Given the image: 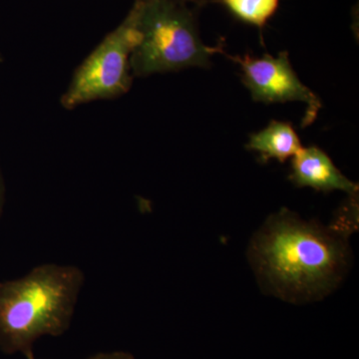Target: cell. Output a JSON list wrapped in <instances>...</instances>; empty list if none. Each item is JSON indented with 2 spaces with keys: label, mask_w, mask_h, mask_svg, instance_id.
<instances>
[{
  "label": "cell",
  "mask_w": 359,
  "mask_h": 359,
  "mask_svg": "<svg viewBox=\"0 0 359 359\" xmlns=\"http://www.w3.org/2000/svg\"><path fill=\"white\" fill-rule=\"evenodd\" d=\"M250 250L259 278L290 302L314 301L330 294L348 264L341 231L308 223L287 209L269 217Z\"/></svg>",
  "instance_id": "1"
},
{
  "label": "cell",
  "mask_w": 359,
  "mask_h": 359,
  "mask_svg": "<svg viewBox=\"0 0 359 359\" xmlns=\"http://www.w3.org/2000/svg\"><path fill=\"white\" fill-rule=\"evenodd\" d=\"M84 282L81 269L58 264H39L0 282V351L27 358L40 337L65 334Z\"/></svg>",
  "instance_id": "2"
},
{
  "label": "cell",
  "mask_w": 359,
  "mask_h": 359,
  "mask_svg": "<svg viewBox=\"0 0 359 359\" xmlns=\"http://www.w3.org/2000/svg\"><path fill=\"white\" fill-rule=\"evenodd\" d=\"M189 2L181 0L135 1L136 40L130 67L133 76L174 72L188 67H209L214 54L223 46L204 44L197 16Z\"/></svg>",
  "instance_id": "3"
},
{
  "label": "cell",
  "mask_w": 359,
  "mask_h": 359,
  "mask_svg": "<svg viewBox=\"0 0 359 359\" xmlns=\"http://www.w3.org/2000/svg\"><path fill=\"white\" fill-rule=\"evenodd\" d=\"M135 14L130 11L121 25L110 32L78 67L61 98L65 109L104 99L124 95L132 86L130 55L133 49Z\"/></svg>",
  "instance_id": "4"
},
{
  "label": "cell",
  "mask_w": 359,
  "mask_h": 359,
  "mask_svg": "<svg viewBox=\"0 0 359 359\" xmlns=\"http://www.w3.org/2000/svg\"><path fill=\"white\" fill-rule=\"evenodd\" d=\"M226 56L241 66L243 83L250 90L252 100L266 104L299 101L306 105L302 127L316 120L323 104L316 94L302 83L290 65L287 52H280L278 57L271 54L261 58L249 54L244 57Z\"/></svg>",
  "instance_id": "5"
},
{
  "label": "cell",
  "mask_w": 359,
  "mask_h": 359,
  "mask_svg": "<svg viewBox=\"0 0 359 359\" xmlns=\"http://www.w3.org/2000/svg\"><path fill=\"white\" fill-rule=\"evenodd\" d=\"M290 178L297 187H309L320 192L339 190L358 197V184L347 179L327 153L316 146L302 147L292 157Z\"/></svg>",
  "instance_id": "6"
},
{
  "label": "cell",
  "mask_w": 359,
  "mask_h": 359,
  "mask_svg": "<svg viewBox=\"0 0 359 359\" xmlns=\"http://www.w3.org/2000/svg\"><path fill=\"white\" fill-rule=\"evenodd\" d=\"M245 148L259 153L262 160L285 163L302 148L297 132L289 122L273 120L262 131L250 135Z\"/></svg>",
  "instance_id": "7"
},
{
  "label": "cell",
  "mask_w": 359,
  "mask_h": 359,
  "mask_svg": "<svg viewBox=\"0 0 359 359\" xmlns=\"http://www.w3.org/2000/svg\"><path fill=\"white\" fill-rule=\"evenodd\" d=\"M219 2L238 20L263 29L275 15L280 0H219Z\"/></svg>",
  "instance_id": "8"
},
{
  "label": "cell",
  "mask_w": 359,
  "mask_h": 359,
  "mask_svg": "<svg viewBox=\"0 0 359 359\" xmlns=\"http://www.w3.org/2000/svg\"><path fill=\"white\" fill-rule=\"evenodd\" d=\"M87 359H135L131 353L125 351H112V353H99Z\"/></svg>",
  "instance_id": "9"
},
{
  "label": "cell",
  "mask_w": 359,
  "mask_h": 359,
  "mask_svg": "<svg viewBox=\"0 0 359 359\" xmlns=\"http://www.w3.org/2000/svg\"><path fill=\"white\" fill-rule=\"evenodd\" d=\"M4 200H6V186H4V176L0 169V217L4 211Z\"/></svg>",
  "instance_id": "10"
},
{
  "label": "cell",
  "mask_w": 359,
  "mask_h": 359,
  "mask_svg": "<svg viewBox=\"0 0 359 359\" xmlns=\"http://www.w3.org/2000/svg\"><path fill=\"white\" fill-rule=\"evenodd\" d=\"M26 359H36L35 358L34 354H32V355H28Z\"/></svg>",
  "instance_id": "11"
},
{
  "label": "cell",
  "mask_w": 359,
  "mask_h": 359,
  "mask_svg": "<svg viewBox=\"0 0 359 359\" xmlns=\"http://www.w3.org/2000/svg\"><path fill=\"white\" fill-rule=\"evenodd\" d=\"M181 1L189 2V1H190V0H181Z\"/></svg>",
  "instance_id": "12"
},
{
  "label": "cell",
  "mask_w": 359,
  "mask_h": 359,
  "mask_svg": "<svg viewBox=\"0 0 359 359\" xmlns=\"http://www.w3.org/2000/svg\"><path fill=\"white\" fill-rule=\"evenodd\" d=\"M135 1H140V0H135Z\"/></svg>",
  "instance_id": "13"
}]
</instances>
